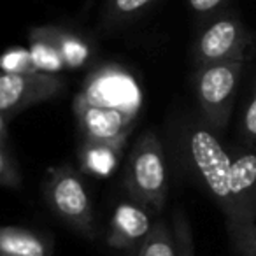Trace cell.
Here are the masks:
<instances>
[{"mask_svg":"<svg viewBox=\"0 0 256 256\" xmlns=\"http://www.w3.org/2000/svg\"><path fill=\"white\" fill-rule=\"evenodd\" d=\"M142 88L132 72L102 64L86 76L72 104L81 139L130 137L142 110Z\"/></svg>","mask_w":256,"mask_h":256,"instance_id":"obj_1","label":"cell"},{"mask_svg":"<svg viewBox=\"0 0 256 256\" xmlns=\"http://www.w3.org/2000/svg\"><path fill=\"white\" fill-rule=\"evenodd\" d=\"M123 184L128 196L146 207L151 214H160L165 209L168 168L156 132L146 130L136 140L126 158Z\"/></svg>","mask_w":256,"mask_h":256,"instance_id":"obj_2","label":"cell"},{"mask_svg":"<svg viewBox=\"0 0 256 256\" xmlns=\"http://www.w3.org/2000/svg\"><path fill=\"white\" fill-rule=\"evenodd\" d=\"M184 144L193 170L226 218L230 214V151L206 124L190 126Z\"/></svg>","mask_w":256,"mask_h":256,"instance_id":"obj_3","label":"cell"},{"mask_svg":"<svg viewBox=\"0 0 256 256\" xmlns=\"http://www.w3.org/2000/svg\"><path fill=\"white\" fill-rule=\"evenodd\" d=\"M44 195L51 210L76 234L90 240L96 237L93 207L78 170L70 165L51 167L44 181Z\"/></svg>","mask_w":256,"mask_h":256,"instance_id":"obj_4","label":"cell"},{"mask_svg":"<svg viewBox=\"0 0 256 256\" xmlns=\"http://www.w3.org/2000/svg\"><path fill=\"white\" fill-rule=\"evenodd\" d=\"M244 65L246 62H230L196 67V102L207 124L216 132H223L228 126Z\"/></svg>","mask_w":256,"mask_h":256,"instance_id":"obj_5","label":"cell"},{"mask_svg":"<svg viewBox=\"0 0 256 256\" xmlns=\"http://www.w3.org/2000/svg\"><path fill=\"white\" fill-rule=\"evenodd\" d=\"M251 46V36L240 20L235 16H220L196 37L193 62L196 67L246 62Z\"/></svg>","mask_w":256,"mask_h":256,"instance_id":"obj_6","label":"cell"},{"mask_svg":"<svg viewBox=\"0 0 256 256\" xmlns=\"http://www.w3.org/2000/svg\"><path fill=\"white\" fill-rule=\"evenodd\" d=\"M65 82L50 72H2L0 70V112L16 116L26 107L56 96Z\"/></svg>","mask_w":256,"mask_h":256,"instance_id":"obj_7","label":"cell"},{"mask_svg":"<svg viewBox=\"0 0 256 256\" xmlns=\"http://www.w3.org/2000/svg\"><path fill=\"white\" fill-rule=\"evenodd\" d=\"M226 230L256 223V151L237 148L230 151V214Z\"/></svg>","mask_w":256,"mask_h":256,"instance_id":"obj_8","label":"cell"},{"mask_svg":"<svg viewBox=\"0 0 256 256\" xmlns=\"http://www.w3.org/2000/svg\"><path fill=\"white\" fill-rule=\"evenodd\" d=\"M153 223L151 212L136 200H123L116 206L107 228L106 244L116 251L136 254L140 244L150 235Z\"/></svg>","mask_w":256,"mask_h":256,"instance_id":"obj_9","label":"cell"},{"mask_svg":"<svg viewBox=\"0 0 256 256\" xmlns=\"http://www.w3.org/2000/svg\"><path fill=\"white\" fill-rule=\"evenodd\" d=\"M130 137H120L112 140L81 139L78 148V162L82 174L92 178H109L120 165Z\"/></svg>","mask_w":256,"mask_h":256,"instance_id":"obj_10","label":"cell"},{"mask_svg":"<svg viewBox=\"0 0 256 256\" xmlns=\"http://www.w3.org/2000/svg\"><path fill=\"white\" fill-rule=\"evenodd\" d=\"M30 37H36L51 48L56 50L65 64V68H79L86 65L92 58V46L84 37L70 32V30L58 28V26H40L30 32Z\"/></svg>","mask_w":256,"mask_h":256,"instance_id":"obj_11","label":"cell"},{"mask_svg":"<svg viewBox=\"0 0 256 256\" xmlns=\"http://www.w3.org/2000/svg\"><path fill=\"white\" fill-rule=\"evenodd\" d=\"M0 254L51 256L53 254V242L28 228L0 226Z\"/></svg>","mask_w":256,"mask_h":256,"instance_id":"obj_12","label":"cell"},{"mask_svg":"<svg viewBox=\"0 0 256 256\" xmlns=\"http://www.w3.org/2000/svg\"><path fill=\"white\" fill-rule=\"evenodd\" d=\"M136 256H178L174 230L165 221L153 223L150 235L140 244Z\"/></svg>","mask_w":256,"mask_h":256,"instance_id":"obj_13","label":"cell"},{"mask_svg":"<svg viewBox=\"0 0 256 256\" xmlns=\"http://www.w3.org/2000/svg\"><path fill=\"white\" fill-rule=\"evenodd\" d=\"M154 0H107L106 4V23L107 25H123L137 18L146 11Z\"/></svg>","mask_w":256,"mask_h":256,"instance_id":"obj_14","label":"cell"},{"mask_svg":"<svg viewBox=\"0 0 256 256\" xmlns=\"http://www.w3.org/2000/svg\"><path fill=\"white\" fill-rule=\"evenodd\" d=\"M172 230L176 235L178 256H195V244H193V232L184 210L176 209L172 216Z\"/></svg>","mask_w":256,"mask_h":256,"instance_id":"obj_15","label":"cell"},{"mask_svg":"<svg viewBox=\"0 0 256 256\" xmlns=\"http://www.w3.org/2000/svg\"><path fill=\"white\" fill-rule=\"evenodd\" d=\"M238 256H256V223H249L228 232Z\"/></svg>","mask_w":256,"mask_h":256,"instance_id":"obj_16","label":"cell"},{"mask_svg":"<svg viewBox=\"0 0 256 256\" xmlns=\"http://www.w3.org/2000/svg\"><path fill=\"white\" fill-rule=\"evenodd\" d=\"M0 186L18 190L22 188V174L14 158L9 154L4 144H0Z\"/></svg>","mask_w":256,"mask_h":256,"instance_id":"obj_17","label":"cell"},{"mask_svg":"<svg viewBox=\"0 0 256 256\" xmlns=\"http://www.w3.org/2000/svg\"><path fill=\"white\" fill-rule=\"evenodd\" d=\"M2 72H36L30 51L25 50H9L0 58Z\"/></svg>","mask_w":256,"mask_h":256,"instance_id":"obj_18","label":"cell"},{"mask_svg":"<svg viewBox=\"0 0 256 256\" xmlns=\"http://www.w3.org/2000/svg\"><path fill=\"white\" fill-rule=\"evenodd\" d=\"M240 134L249 144H256V90L249 98L240 120Z\"/></svg>","mask_w":256,"mask_h":256,"instance_id":"obj_19","label":"cell"},{"mask_svg":"<svg viewBox=\"0 0 256 256\" xmlns=\"http://www.w3.org/2000/svg\"><path fill=\"white\" fill-rule=\"evenodd\" d=\"M224 2H226V0H188L192 11L202 16L212 14V12L218 11Z\"/></svg>","mask_w":256,"mask_h":256,"instance_id":"obj_20","label":"cell"},{"mask_svg":"<svg viewBox=\"0 0 256 256\" xmlns=\"http://www.w3.org/2000/svg\"><path fill=\"white\" fill-rule=\"evenodd\" d=\"M0 144H8V118L0 112Z\"/></svg>","mask_w":256,"mask_h":256,"instance_id":"obj_21","label":"cell"},{"mask_svg":"<svg viewBox=\"0 0 256 256\" xmlns=\"http://www.w3.org/2000/svg\"><path fill=\"white\" fill-rule=\"evenodd\" d=\"M2 256H4V254H2Z\"/></svg>","mask_w":256,"mask_h":256,"instance_id":"obj_22","label":"cell"},{"mask_svg":"<svg viewBox=\"0 0 256 256\" xmlns=\"http://www.w3.org/2000/svg\"><path fill=\"white\" fill-rule=\"evenodd\" d=\"M0 256H2V254H0Z\"/></svg>","mask_w":256,"mask_h":256,"instance_id":"obj_23","label":"cell"}]
</instances>
